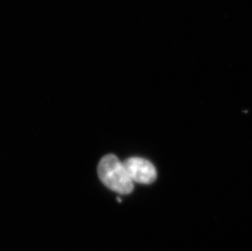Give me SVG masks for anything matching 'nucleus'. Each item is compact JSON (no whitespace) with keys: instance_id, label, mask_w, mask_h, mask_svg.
<instances>
[{"instance_id":"f257e3e1","label":"nucleus","mask_w":252,"mask_h":251,"mask_svg":"<svg viewBox=\"0 0 252 251\" xmlns=\"http://www.w3.org/2000/svg\"><path fill=\"white\" fill-rule=\"evenodd\" d=\"M98 176L108 188L120 194H129L133 191L131 181L124 163L114 154H108L100 159L97 166Z\"/></svg>"},{"instance_id":"f03ea898","label":"nucleus","mask_w":252,"mask_h":251,"mask_svg":"<svg viewBox=\"0 0 252 251\" xmlns=\"http://www.w3.org/2000/svg\"><path fill=\"white\" fill-rule=\"evenodd\" d=\"M123 163L132 182L150 185L156 180V168L146 159L133 157L126 159Z\"/></svg>"}]
</instances>
